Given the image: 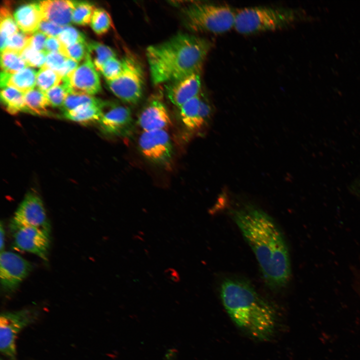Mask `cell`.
<instances>
[{
    "label": "cell",
    "mask_w": 360,
    "mask_h": 360,
    "mask_svg": "<svg viewBox=\"0 0 360 360\" xmlns=\"http://www.w3.org/2000/svg\"><path fill=\"white\" fill-rule=\"evenodd\" d=\"M42 20L62 26H68L72 21L73 1L48 0L39 2Z\"/></svg>",
    "instance_id": "cell-16"
},
{
    "label": "cell",
    "mask_w": 360,
    "mask_h": 360,
    "mask_svg": "<svg viewBox=\"0 0 360 360\" xmlns=\"http://www.w3.org/2000/svg\"><path fill=\"white\" fill-rule=\"evenodd\" d=\"M225 310L236 325L252 337L269 338L276 326V314L272 305L248 281L225 279L220 286Z\"/></svg>",
    "instance_id": "cell-3"
},
{
    "label": "cell",
    "mask_w": 360,
    "mask_h": 360,
    "mask_svg": "<svg viewBox=\"0 0 360 360\" xmlns=\"http://www.w3.org/2000/svg\"><path fill=\"white\" fill-rule=\"evenodd\" d=\"M57 38L66 48L79 42H86L83 34L70 26H64Z\"/></svg>",
    "instance_id": "cell-32"
},
{
    "label": "cell",
    "mask_w": 360,
    "mask_h": 360,
    "mask_svg": "<svg viewBox=\"0 0 360 360\" xmlns=\"http://www.w3.org/2000/svg\"><path fill=\"white\" fill-rule=\"evenodd\" d=\"M0 52L4 48L7 39L18 32V27L10 8L3 6L0 12Z\"/></svg>",
    "instance_id": "cell-24"
},
{
    "label": "cell",
    "mask_w": 360,
    "mask_h": 360,
    "mask_svg": "<svg viewBox=\"0 0 360 360\" xmlns=\"http://www.w3.org/2000/svg\"><path fill=\"white\" fill-rule=\"evenodd\" d=\"M200 88V72H196L170 82L166 86V93L170 101L179 108L198 96Z\"/></svg>",
    "instance_id": "cell-13"
},
{
    "label": "cell",
    "mask_w": 360,
    "mask_h": 360,
    "mask_svg": "<svg viewBox=\"0 0 360 360\" xmlns=\"http://www.w3.org/2000/svg\"><path fill=\"white\" fill-rule=\"evenodd\" d=\"M304 12L292 8L254 6L236 10L234 28L250 34L286 28L306 17Z\"/></svg>",
    "instance_id": "cell-4"
},
{
    "label": "cell",
    "mask_w": 360,
    "mask_h": 360,
    "mask_svg": "<svg viewBox=\"0 0 360 360\" xmlns=\"http://www.w3.org/2000/svg\"><path fill=\"white\" fill-rule=\"evenodd\" d=\"M4 230L2 226V224L1 222L0 223V252H3L4 250Z\"/></svg>",
    "instance_id": "cell-43"
},
{
    "label": "cell",
    "mask_w": 360,
    "mask_h": 360,
    "mask_svg": "<svg viewBox=\"0 0 360 360\" xmlns=\"http://www.w3.org/2000/svg\"><path fill=\"white\" fill-rule=\"evenodd\" d=\"M64 27L48 20H42L38 30L44 34L48 36L57 38L62 31Z\"/></svg>",
    "instance_id": "cell-37"
},
{
    "label": "cell",
    "mask_w": 360,
    "mask_h": 360,
    "mask_svg": "<svg viewBox=\"0 0 360 360\" xmlns=\"http://www.w3.org/2000/svg\"><path fill=\"white\" fill-rule=\"evenodd\" d=\"M211 47L208 40L184 33L148 46L146 56L153 84L170 83L200 72Z\"/></svg>",
    "instance_id": "cell-2"
},
{
    "label": "cell",
    "mask_w": 360,
    "mask_h": 360,
    "mask_svg": "<svg viewBox=\"0 0 360 360\" xmlns=\"http://www.w3.org/2000/svg\"><path fill=\"white\" fill-rule=\"evenodd\" d=\"M67 58L58 52L47 53L44 66L58 72L63 67Z\"/></svg>",
    "instance_id": "cell-36"
},
{
    "label": "cell",
    "mask_w": 360,
    "mask_h": 360,
    "mask_svg": "<svg viewBox=\"0 0 360 360\" xmlns=\"http://www.w3.org/2000/svg\"><path fill=\"white\" fill-rule=\"evenodd\" d=\"M14 15L18 28L22 32L30 34L38 30L42 20L40 4L36 2L20 6Z\"/></svg>",
    "instance_id": "cell-17"
},
{
    "label": "cell",
    "mask_w": 360,
    "mask_h": 360,
    "mask_svg": "<svg viewBox=\"0 0 360 360\" xmlns=\"http://www.w3.org/2000/svg\"><path fill=\"white\" fill-rule=\"evenodd\" d=\"M200 97L198 96L179 108L181 120L190 130H198L204 124L200 116Z\"/></svg>",
    "instance_id": "cell-20"
},
{
    "label": "cell",
    "mask_w": 360,
    "mask_h": 360,
    "mask_svg": "<svg viewBox=\"0 0 360 360\" xmlns=\"http://www.w3.org/2000/svg\"><path fill=\"white\" fill-rule=\"evenodd\" d=\"M138 144L141 154L149 161L161 166L170 163L172 146L169 135L164 130L143 132Z\"/></svg>",
    "instance_id": "cell-9"
},
{
    "label": "cell",
    "mask_w": 360,
    "mask_h": 360,
    "mask_svg": "<svg viewBox=\"0 0 360 360\" xmlns=\"http://www.w3.org/2000/svg\"><path fill=\"white\" fill-rule=\"evenodd\" d=\"M122 68L115 79L107 81L110 90L118 98L130 104H136L140 100L144 86V74L140 62L128 55L122 60Z\"/></svg>",
    "instance_id": "cell-6"
},
{
    "label": "cell",
    "mask_w": 360,
    "mask_h": 360,
    "mask_svg": "<svg viewBox=\"0 0 360 360\" xmlns=\"http://www.w3.org/2000/svg\"><path fill=\"white\" fill-rule=\"evenodd\" d=\"M50 232L34 226L20 228L14 232L12 248L34 254L46 262L50 248Z\"/></svg>",
    "instance_id": "cell-11"
},
{
    "label": "cell",
    "mask_w": 360,
    "mask_h": 360,
    "mask_svg": "<svg viewBox=\"0 0 360 360\" xmlns=\"http://www.w3.org/2000/svg\"><path fill=\"white\" fill-rule=\"evenodd\" d=\"M130 110L125 106H112L108 111H103L98 122L104 132L114 134H121L127 132L132 124Z\"/></svg>",
    "instance_id": "cell-15"
},
{
    "label": "cell",
    "mask_w": 360,
    "mask_h": 360,
    "mask_svg": "<svg viewBox=\"0 0 360 360\" xmlns=\"http://www.w3.org/2000/svg\"><path fill=\"white\" fill-rule=\"evenodd\" d=\"M0 66L2 72L12 74L22 70L28 66L19 53L4 50L1 52Z\"/></svg>",
    "instance_id": "cell-25"
},
{
    "label": "cell",
    "mask_w": 360,
    "mask_h": 360,
    "mask_svg": "<svg viewBox=\"0 0 360 360\" xmlns=\"http://www.w3.org/2000/svg\"><path fill=\"white\" fill-rule=\"evenodd\" d=\"M166 276L167 278L174 282H178L180 280L178 274L173 268H168L165 271Z\"/></svg>",
    "instance_id": "cell-42"
},
{
    "label": "cell",
    "mask_w": 360,
    "mask_h": 360,
    "mask_svg": "<svg viewBox=\"0 0 360 360\" xmlns=\"http://www.w3.org/2000/svg\"><path fill=\"white\" fill-rule=\"evenodd\" d=\"M66 57L77 62L84 58L87 52L86 42H79L66 48Z\"/></svg>",
    "instance_id": "cell-35"
},
{
    "label": "cell",
    "mask_w": 360,
    "mask_h": 360,
    "mask_svg": "<svg viewBox=\"0 0 360 360\" xmlns=\"http://www.w3.org/2000/svg\"><path fill=\"white\" fill-rule=\"evenodd\" d=\"M122 68V60H120L114 56L110 58L104 64L100 72L106 81H110L115 79L119 76Z\"/></svg>",
    "instance_id": "cell-34"
},
{
    "label": "cell",
    "mask_w": 360,
    "mask_h": 360,
    "mask_svg": "<svg viewBox=\"0 0 360 360\" xmlns=\"http://www.w3.org/2000/svg\"><path fill=\"white\" fill-rule=\"evenodd\" d=\"M138 122L144 132H146L164 130L171 124V120L164 102L160 100L154 99L142 109Z\"/></svg>",
    "instance_id": "cell-14"
},
{
    "label": "cell",
    "mask_w": 360,
    "mask_h": 360,
    "mask_svg": "<svg viewBox=\"0 0 360 360\" xmlns=\"http://www.w3.org/2000/svg\"><path fill=\"white\" fill-rule=\"evenodd\" d=\"M86 53L90 56L96 70L100 72L104 64L108 59L116 56L114 52L110 48L96 42L87 44Z\"/></svg>",
    "instance_id": "cell-22"
},
{
    "label": "cell",
    "mask_w": 360,
    "mask_h": 360,
    "mask_svg": "<svg viewBox=\"0 0 360 360\" xmlns=\"http://www.w3.org/2000/svg\"><path fill=\"white\" fill-rule=\"evenodd\" d=\"M0 100L6 110L12 114L26 112L24 93L10 87L2 88Z\"/></svg>",
    "instance_id": "cell-21"
},
{
    "label": "cell",
    "mask_w": 360,
    "mask_h": 360,
    "mask_svg": "<svg viewBox=\"0 0 360 360\" xmlns=\"http://www.w3.org/2000/svg\"><path fill=\"white\" fill-rule=\"evenodd\" d=\"M94 31L98 35L106 32L112 25V20L108 12L102 8H96L90 21Z\"/></svg>",
    "instance_id": "cell-29"
},
{
    "label": "cell",
    "mask_w": 360,
    "mask_h": 360,
    "mask_svg": "<svg viewBox=\"0 0 360 360\" xmlns=\"http://www.w3.org/2000/svg\"><path fill=\"white\" fill-rule=\"evenodd\" d=\"M44 49L46 53L58 52L66 57V47L62 45L58 38L48 36Z\"/></svg>",
    "instance_id": "cell-39"
},
{
    "label": "cell",
    "mask_w": 360,
    "mask_h": 360,
    "mask_svg": "<svg viewBox=\"0 0 360 360\" xmlns=\"http://www.w3.org/2000/svg\"><path fill=\"white\" fill-rule=\"evenodd\" d=\"M32 270V264L18 254L4 250L0 252V278L4 290H15Z\"/></svg>",
    "instance_id": "cell-10"
},
{
    "label": "cell",
    "mask_w": 360,
    "mask_h": 360,
    "mask_svg": "<svg viewBox=\"0 0 360 360\" xmlns=\"http://www.w3.org/2000/svg\"><path fill=\"white\" fill-rule=\"evenodd\" d=\"M24 98L26 112L41 115L48 113L46 108L50 104L44 92L34 88L24 93Z\"/></svg>",
    "instance_id": "cell-23"
},
{
    "label": "cell",
    "mask_w": 360,
    "mask_h": 360,
    "mask_svg": "<svg viewBox=\"0 0 360 360\" xmlns=\"http://www.w3.org/2000/svg\"><path fill=\"white\" fill-rule=\"evenodd\" d=\"M36 71L29 67L12 74L1 72L0 88H12L24 94L36 86Z\"/></svg>",
    "instance_id": "cell-18"
},
{
    "label": "cell",
    "mask_w": 360,
    "mask_h": 360,
    "mask_svg": "<svg viewBox=\"0 0 360 360\" xmlns=\"http://www.w3.org/2000/svg\"><path fill=\"white\" fill-rule=\"evenodd\" d=\"M32 34L20 32L14 34L7 39L3 50H8L19 53L28 45Z\"/></svg>",
    "instance_id": "cell-33"
},
{
    "label": "cell",
    "mask_w": 360,
    "mask_h": 360,
    "mask_svg": "<svg viewBox=\"0 0 360 360\" xmlns=\"http://www.w3.org/2000/svg\"><path fill=\"white\" fill-rule=\"evenodd\" d=\"M236 10L225 5L194 2L184 7V25L196 32L220 34L234 28Z\"/></svg>",
    "instance_id": "cell-5"
},
{
    "label": "cell",
    "mask_w": 360,
    "mask_h": 360,
    "mask_svg": "<svg viewBox=\"0 0 360 360\" xmlns=\"http://www.w3.org/2000/svg\"><path fill=\"white\" fill-rule=\"evenodd\" d=\"M106 104L102 102L98 104L81 106L72 110L64 112V116L68 120L80 123L98 122L102 115L104 108Z\"/></svg>",
    "instance_id": "cell-19"
},
{
    "label": "cell",
    "mask_w": 360,
    "mask_h": 360,
    "mask_svg": "<svg viewBox=\"0 0 360 360\" xmlns=\"http://www.w3.org/2000/svg\"><path fill=\"white\" fill-rule=\"evenodd\" d=\"M78 62L67 58L63 67L58 72L62 78H65L70 74L78 66Z\"/></svg>",
    "instance_id": "cell-40"
},
{
    "label": "cell",
    "mask_w": 360,
    "mask_h": 360,
    "mask_svg": "<svg viewBox=\"0 0 360 360\" xmlns=\"http://www.w3.org/2000/svg\"><path fill=\"white\" fill-rule=\"evenodd\" d=\"M44 93L50 106L61 108L69 94V90L66 84L62 80L59 84L51 88Z\"/></svg>",
    "instance_id": "cell-30"
},
{
    "label": "cell",
    "mask_w": 360,
    "mask_h": 360,
    "mask_svg": "<svg viewBox=\"0 0 360 360\" xmlns=\"http://www.w3.org/2000/svg\"><path fill=\"white\" fill-rule=\"evenodd\" d=\"M102 102L90 95L70 93L68 95L61 108L64 113L72 110L81 106L98 104Z\"/></svg>",
    "instance_id": "cell-28"
},
{
    "label": "cell",
    "mask_w": 360,
    "mask_h": 360,
    "mask_svg": "<svg viewBox=\"0 0 360 360\" xmlns=\"http://www.w3.org/2000/svg\"><path fill=\"white\" fill-rule=\"evenodd\" d=\"M26 226H34L50 232L42 200L32 192L26 194L10 223V228L14 232Z\"/></svg>",
    "instance_id": "cell-8"
},
{
    "label": "cell",
    "mask_w": 360,
    "mask_h": 360,
    "mask_svg": "<svg viewBox=\"0 0 360 360\" xmlns=\"http://www.w3.org/2000/svg\"><path fill=\"white\" fill-rule=\"evenodd\" d=\"M19 54L28 66L41 68L46 62L47 53L37 51L26 46Z\"/></svg>",
    "instance_id": "cell-31"
},
{
    "label": "cell",
    "mask_w": 360,
    "mask_h": 360,
    "mask_svg": "<svg viewBox=\"0 0 360 360\" xmlns=\"http://www.w3.org/2000/svg\"><path fill=\"white\" fill-rule=\"evenodd\" d=\"M211 112L212 108L210 105L204 99L200 98L199 113L200 117L204 123L208 120Z\"/></svg>",
    "instance_id": "cell-41"
},
{
    "label": "cell",
    "mask_w": 360,
    "mask_h": 360,
    "mask_svg": "<svg viewBox=\"0 0 360 360\" xmlns=\"http://www.w3.org/2000/svg\"><path fill=\"white\" fill-rule=\"evenodd\" d=\"M62 77L56 71L43 66L36 72V86L38 89L45 92L59 84Z\"/></svg>",
    "instance_id": "cell-26"
},
{
    "label": "cell",
    "mask_w": 360,
    "mask_h": 360,
    "mask_svg": "<svg viewBox=\"0 0 360 360\" xmlns=\"http://www.w3.org/2000/svg\"><path fill=\"white\" fill-rule=\"evenodd\" d=\"M74 8L72 21L78 24L86 25L90 22L96 8L86 1H73Z\"/></svg>",
    "instance_id": "cell-27"
},
{
    "label": "cell",
    "mask_w": 360,
    "mask_h": 360,
    "mask_svg": "<svg viewBox=\"0 0 360 360\" xmlns=\"http://www.w3.org/2000/svg\"><path fill=\"white\" fill-rule=\"evenodd\" d=\"M69 94L92 95L101 90L99 74L86 53L84 62L68 77L62 78Z\"/></svg>",
    "instance_id": "cell-12"
},
{
    "label": "cell",
    "mask_w": 360,
    "mask_h": 360,
    "mask_svg": "<svg viewBox=\"0 0 360 360\" xmlns=\"http://www.w3.org/2000/svg\"><path fill=\"white\" fill-rule=\"evenodd\" d=\"M48 36L44 34L36 31L30 36L27 46L38 52H45V44Z\"/></svg>",
    "instance_id": "cell-38"
},
{
    "label": "cell",
    "mask_w": 360,
    "mask_h": 360,
    "mask_svg": "<svg viewBox=\"0 0 360 360\" xmlns=\"http://www.w3.org/2000/svg\"><path fill=\"white\" fill-rule=\"evenodd\" d=\"M29 310L2 313L0 317V350L5 356L16 360V340L20 332L34 320Z\"/></svg>",
    "instance_id": "cell-7"
},
{
    "label": "cell",
    "mask_w": 360,
    "mask_h": 360,
    "mask_svg": "<svg viewBox=\"0 0 360 360\" xmlns=\"http://www.w3.org/2000/svg\"><path fill=\"white\" fill-rule=\"evenodd\" d=\"M234 221L252 249L266 284L284 287L290 275V263L284 236L272 218L252 206L236 209Z\"/></svg>",
    "instance_id": "cell-1"
}]
</instances>
